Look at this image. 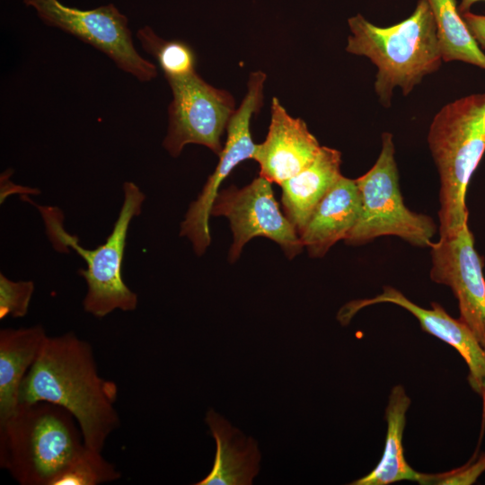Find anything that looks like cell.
Segmentation results:
<instances>
[{
    "mask_svg": "<svg viewBox=\"0 0 485 485\" xmlns=\"http://www.w3.org/2000/svg\"><path fill=\"white\" fill-rule=\"evenodd\" d=\"M118 385L99 374L92 346L75 332L48 336L19 390V403L45 401L69 411L86 446L102 452L119 428Z\"/></svg>",
    "mask_w": 485,
    "mask_h": 485,
    "instance_id": "6da1fadb",
    "label": "cell"
},
{
    "mask_svg": "<svg viewBox=\"0 0 485 485\" xmlns=\"http://www.w3.org/2000/svg\"><path fill=\"white\" fill-rule=\"evenodd\" d=\"M351 35L346 50L368 57L377 67L375 90L389 107L395 87L408 95L422 79L438 70L442 55L428 0H419L412 14L389 27H379L360 13L348 20Z\"/></svg>",
    "mask_w": 485,
    "mask_h": 485,
    "instance_id": "7a4b0ae2",
    "label": "cell"
},
{
    "mask_svg": "<svg viewBox=\"0 0 485 485\" xmlns=\"http://www.w3.org/2000/svg\"><path fill=\"white\" fill-rule=\"evenodd\" d=\"M74 416L54 403H19L0 425V466L21 485H54L85 448Z\"/></svg>",
    "mask_w": 485,
    "mask_h": 485,
    "instance_id": "3957f363",
    "label": "cell"
},
{
    "mask_svg": "<svg viewBox=\"0 0 485 485\" xmlns=\"http://www.w3.org/2000/svg\"><path fill=\"white\" fill-rule=\"evenodd\" d=\"M428 143L440 178L439 237L452 236L468 224L466 192L485 153V93L443 106Z\"/></svg>",
    "mask_w": 485,
    "mask_h": 485,
    "instance_id": "277c9868",
    "label": "cell"
},
{
    "mask_svg": "<svg viewBox=\"0 0 485 485\" xmlns=\"http://www.w3.org/2000/svg\"><path fill=\"white\" fill-rule=\"evenodd\" d=\"M123 191V204L112 231L106 242L94 250L79 245L76 237L64 230L53 210L40 207L55 248L60 251L70 247L85 260L87 269L78 271L87 284L83 307L96 318H103L115 310L134 311L137 305V295L123 281L121 264L130 222L140 215L146 196L131 181L124 183Z\"/></svg>",
    "mask_w": 485,
    "mask_h": 485,
    "instance_id": "5b68a950",
    "label": "cell"
},
{
    "mask_svg": "<svg viewBox=\"0 0 485 485\" xmlns=\"http://www.w3.org/2000/svg\"><path fill=\"white\" fill-rule=\"evenodd\" d=\"M356 182L360 213L344 240L347 244L361 245L380 236L393 235L414 246H431L436 226L430 216L410 211L403 202L391 133L382 134L376 162Z\"/></svg>",
    "mask_w": 485,
    "mask_h": 485,
    "instance_id": "8992f818",
    "label": "cell"
},
{
    "mask_svg": "<svg viewBox=\"0 0 485 485\" xmlns=\"http://www.w3.org/2000/svg\"><path fill=\"white\" fill-rule=\"evenodd\" d=\"M23 3L32 7L45 24L92 45L140 82L156 77L155 65L137 51L128 20L113 4L81 10L58 0H23Z\"/></svg>",
    "mask_w": 485,
    "mask_h": 485,
    "instance_id": "52a82bcc",
    "label": "cell"
},
{
    "mask_svg": "<svg viewBox=\"0 0 485 485\" xmlns=\"http://www.w3.org/2000/svg\"><path fill=\"white\" fill-rule=\"evenodd\" d=\"M168 84L172 100L163 146L173 157L189 144L205 146L218 155L223 149L222 136L236 110L232 94L207 84L197 73Z\"/></svg>",
    "mask_w": 485,
    "mask_h": 485,
    "instance_id": "ba28073f",
    "label": "cell"
},
{
    "mask_svg": "<svg viewBox=\"0 0 485 485\" xmlns=\"http://www.w3.org/2000/svg\"><path fill=\"white\" fill-rule=\"evenodd\" d=\"M271 184L260 175L242 189L230 186L217 194L211 216H225L230 222L233 232L230 262H234L243 246L257 236L274 241L288 259L304 249L295 227L281 212Z\"/></svg>",
    "mask_w": 485,
    "mask_h": 485,
    "instance_id": "9c48e42d",
    "label": "cell"
},
{
    "mask_svg": "<svg viewBox=\"0 0 485 485\" xmlns=\"http://www.w3.org/2000/svg\"><path fill=\"white\" fill-rule=\"evenodd\" d=\"M429 248L431 279L451 288L459 319L485 349V278L468 224L452 236L439 237Z\"/></svg>",
    "mask_w": 485,
    "mask_h": 485,
    "instance_id": "30bf717a",
    "label": "cell"
},
{
    "mask_svg": "<svg viewBox=\"0 0 485 485\" xmlns=\"http://www.w3.org/2000/svg\"><path fill=\"white\" fill-rule=\"evenodd\" d=\"M383 303L405 309L419 321L424 331L455 348L468 366L471 387L478 394L485 395V349L471 330L460 319L452 318L439 304L432 303V308L426 309L414 304L396 288L385 286L383 292L373 298L347 303L339 311L337 319L342 325H347L361 309Z\"/></svg>",
    "mask_w": 485,
    "mask_h": 485,
    "instance_id": "8fae6325",
    "label": "cell"
},
{
    "mask_svg": "<svg viewBox=\"0 0 485 485\" xmlns=\"http://www.w3.org/2000/svg\"><path fill=\"white\" fill-rule=\"evenodd\" d=\"M320 149L305 122L290 116L274 97L268 135L257 145L252 158L260 164V175L281 185L309 165Z\"/></svg>",
    "mask_w": 485,
    "mask_h": 485,
    "instance_id": "7c38bea8",
    "label": "cell"
},
{
    "mask_svg": "<svg viewBox=\"0 0 485 485\" xmlns=\"http://www.w3.org/2000/svg\"><path fill=\"white\" fill-rule=\"evenodd\" d=\"M251 118V112L246 109H239L232 115L226 127L227 138L218 154L215 172L208 177L197 200L190 204L181 223V235L191 241L198 256L211 242L208 220L220 185L240 163L253 158L257 145L253 143L250 130Z\"/></svg>",
    "mask_w": 485,
    "mask_h": 485,
    "instance_id": "4fadbf2b",
    "label": "cell"
},
{
    "mask_svg": "<svg viewBox=\"0 0 485 485\" xmlns=\"http://www.w3.org/2000/svg\"><path fill=\"white\" fill-rule=\"evenodd\" d=\"M360 213L356 182L344 176L335 182L311 215L299 236L313 258H322L337 242L345 240Z\"/></svg>",
    "mask_w": 485,
    "mask_h": 485,
    "instance_id": "5bb4252c",
    "label": "cell"
},
{
    "mask_svg": "<svg viewBox=\"0 0 485 485\" xmlns=\"http://www.w3.org/2000/svg\"><path fill=\"white\" fill-rule=\"evenodd\" d=\"M216 440V451L211 472L196 485H251L257 475L260 454L257 441L245 437L213 410L206 419Z\"/></svg>",
    "mask_w": 485,
    "mask_h": 485,
    "instance_id": "9a60e30c",
    "label": "cell"
},
{
    "mask_svg": "<svg viewBox=\"0 0 485 485\" xmlns=\"http://www.w3.org/2000/svg\"><path fill=\"white\" fill-rule=\"evenodd\" d=\"M340 151L321 146L309 165L280 185L285 215L298 234L304 228L316 206L340 178Z\"/></svg>",
    "mask_w": 485,
    "mask_h": 485,
    "instance_id": "2e32d148",
    "label": "cell"
},
{
    "mask_svg": "<svg viewBox=\"0 0 485 485\" xmlns=\"http://www.w3.org/2000/svg\"><path fill=\"white\" fill-rule=\"evenodd\" d=\"M47 338L45 329L40 324L0 331V425L19 405L20 386Z\"/></svg>",
    "mask_w": 485,
    "mask_h": 485,
    "instance_id": "e0dca14e",
    "label": "cell"
},
{
    "mask_svg": "<svg viewBox=\"0 0 485 485\" xmlns=\"http://www.w3.org/2000/svg\"><path fill=\"white\" fill-rule=\"evenodd\" d=\"M410 399L402 385L394 386L385 410L387 432L382 458L375 469L366 476L351 482L352 485H388L401 481H421L422 473L407 463L402 445L406 412Z\"/></svg>",
    "mask_w": 485,
    "mask_h": 485,
    "instance_id": "ac0fdd59",
    "label": "cell"
},
{
    "mask_svg": "<svg viewBox=\"0 0 485 485\" xmlns=\"http://www.w3.org/2000/svg\"><path fill=\"white\" fill-rule=\"evenodd\" d=\"M437 30L442 59L462 61L485 70V54L462 18L456 0H428Z\"/></svg>",
    "mask_w": 485,
    "mask_h": 485,
    "instance_id": "d6986e66",
    "label": "cell"
},
{
    "mask_svg": "<svg viewBox=\"0 0 485 485\" xmlns=\"http://www.w3.org/2000/svg\"><path fill=\"white\" fill-rule=\"evenodd\" d=\"M142 48L154 57L167 81L182 79L196 73V56L186 42L165 40L150 26H144L137 32Z\"/></svg>",
    "mask_w": 485,
    "mask_h": 485,
    "instance_id": "ffe728a7",
    "label": "cell"
},
{
    "mask_svg": "<svg viewBox=\"0 0 485 485\" xmlns=\"http://www.w3.org/2000/svg\"><path fill=\"white\" fill-rule=\"evenodd\" d=\"M121 474L101 452L88 446L57 479L54 485H99L120 479Z\"/></svg>",
    "mask_w": 485,
    "mask_h": 485,
    "instance_id": "44dd1931",
    "label": "cell"
},
{
    "mask_svg": "<svg viewBox=\"0 0 485 485\" xmlns=\"http://www.w3.org/2000/svg\"><path fill=\"white\" fill-rule=\"evenodd\" d=\"M34 292L31 280L13 281L0 274V319L24 317Z\"/></svg>",
    "mask_w": 485,
    "mask_h": 485,
    "instance_id": "7402d4cb",
    "label": "cell"
},
{
    "mask_svg": "<svg viewBox=\"0 0 485 485\" xmlns=\"http://www.w3.org/2000/svg\"><path fill=\"white\" fill-rule=\"evenodd\" d=\"M485 472V454L467 465L442 474L422 473L420 484H472Z\"/></svg>",
    "mask_w": 485,
    "mask_h": 485,
    "instance_id": "603a6c76",
    "label": "cell"
},
{
    "mask_svg": "<svg viewBox=\"0 0 485 485\" xmlns=\"http://www.w3.org/2000/svg\"><path fill=\"white\" fill-rule=\"evenodd\" d=\"M461 16L480 48L485 49V14H476L468 11Z\"/></svg>",
    "mask_w": 485,
    "mask_h": 485,
    "instance_id": "cb8c5ba5",
    "label": "cell"
},
{
    "mask_svg": "<svg viewBox=\"0 0 485 485\" xmlns=\"http://www.w3.org/2000/svg\"><path fill=\"white\" fill-rule=\"evenodd\" d=\"M481 1L485 2V0H461L460 4L457 5V9L460 14H462L465 12L470 11V8L472 7V5Z\"/></svg>",
    "mask_w": 485,
    "mask_h": 485,
    "instance_id": "d4e9b609",
    "label": "cell"
}]
</instances>
